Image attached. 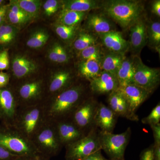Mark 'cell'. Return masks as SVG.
I'll return each mask as SVG.
<instances>
[{
  "instance_id": "1",
  "label": "cell",
  "mask_w": 160,
  "mask_h": 160,
  "mask_svg": "<svg viewBox=\"0 0 160 160\" xmlns=\"http://www.w3.org/2000/svg\"><path fill=\"white\" fill-rule=\"evenodd\" d=\"M85 86L75 83L58 94L46 99L42 103L46 120L56 122L71 118L85 99Z\"/></svg>"
},
{
  "instance_id": "2",
  "label": "cell",
  "mask_w": 160,
  "mask_h": 160,
  "mask_svg": "<svg viewBox=\"0 0 160 160\" xmlns=\"http://www.w3.org/2000/svg\"><path fill=\"white\" fill-rule=\"evenodd\" d=\"M101 12L124 30L143 15L144 6L141 1L108 0L102 2Z\"/></svg>"
},
{
  "instance_id": "3",
  "label": "cell",
  "mask_w": 160,
  "mask_h": 160,
  "mask_svg": "<svg viewBox=\"0 0 160 160\" xmlns=\"http://www.w3.org/2000/svg\"><path fill=\"white\" fill-rule=\"evenodd\" d=\"M46 121L42 103L19 107L13 127L31 141Z\"/></svg>"
},
{
  "instance_id": "4",
  "label": "cell",
  "mask_w": 160,
  "mask_h": 160,
  "mask_svg": "<svg viewBox=\"0 0 160 160\" xmlns=\"http://www.w3.org/2000/svg\"><path fill=\"white\" fill-rule=\"evenodd\" d=\"M0 147L18 156L41 155L31 140L13 127L0 125Z\"/></svg>"
},
{
  "instance_id": "5",
  "label": "cell",
  "mask_w": 160,
  "mask_h": 160,
  "mask_svg": "<svg viewBox=\"0 0 160 160\" xmlns=\"http://www.w3.org/2000/svg\"><path fill=\"white\" fill-rule=\"evenodd\" d=\"M13 89L19 107L42 104L46 98V83L42 78H33L24 81Z\"/></svg>"
},
{
  "instance_id": "6",
  "label": "cell",
  "mask_w": 160,
  "mask_h": 160,
  "mask_svg": "<svg viewBox=\"0 0 160 160\" xmlns=\"http://www.w3.org/2000/svg\"><path fill=\"white\" fill-rule=\"evenodd\" d=\"M31 141L40 155L46 158L56 154L63 146L54 122L47 120Z\"/></svg>"
},
{
  "instance_id": "7",
  "label": "cell",
  "mask_w": 160,
  "mask_h": 160,
  "mask_svg": "<svg viewBox=\"0 0 160 160\" xmlns=\"http://www.w3.org/2000/svg\"><path fill=\"white\" fill-rule=\"evenodd\" d=\"M131 133L130 127L120 134L100 131L99 138L101 149L106 152L111 160H125V150Z\"/></svg>"
},
{
  "instance_id": "8",
  "label": "cell",
  "mask_w": 160,
  "mask_h": 160,
  "mask_svg": "<svg viewBox=\"0 0 160 160\" xmlns=\"http://www.w3.org/2000/svg\"><path fill=\"white\" fill-rule=\"evenodd\" d=\"M67 160H81L96 152L102 150L99 132L91 128L84 137L65 146Z\"/></svg>"
},
{
  "instance_id": "9",
  "label": "cell",
  "mask_w": 160,
  "mask_h": 160,
  "mask_svg": "<svg viewBox=\"0 0 160 160\" xmlns=\"http://www.w3.org/2000/svg\"><path fill=\"white\" fill-rule=\"evenodd\" d=\"M132 60L134 70L133 84L152 93L160 84L159 69L146 66L139 56H133Z\"/></svg>"
},
{
  "instance_id": "10",
  "label": "cell",
  "mask_w": 160,
  "mask_h": 160,
  "mask_svg": "<svg viewBox=\"0 0 160 160\" xmlns=\"http://www.w3.org/2000/svg\"><path fill=\"white\" fill-rule=\"evenodd\" d=\"M9 86L0 89V121L2 125L13 127L19 107L14 89Z\"/></svg>"
},
{
  "instance_id": "11",
  "label": "cell",
  "mask_w": 160,
  "mask_h": 160,
  "mask_svg": "<svg viewBox=\"0 0 160 160\" xmlns=\"http://www.w3.org/2000/svg\"><path fill=\"white\" fill-rule=\"evenodd\" d=\"M98 104L93 99H85L75 110L70 118L80 129L88 133L87 130L93 126V120Z\"/></svg>"
},
{
  "instance_id": "12",
  "label": "cell",
  "mask_w": 160,
  "mask_h": 160,
  "mask_svg": "<svg viewBox=\"0 0 160 160\" xmlns=\"http://www.w3.org/2000/svg\"><path fill=\"white\" fill-rule=\"evenodd\" d=\"M117 89L126 100L132 117L136 121H138V118L136 114V112L151 94V92L134 84L119 86Z\"/></svg>"
},
{
  "instance_id": "13",
  "label": "cell",
  "mask_w": 160,
  "mask_h": 160,
  "mask_svg": "<svg viewBox=\"0 0 160 160\" xmlns=\"http://www.w3.org/2000/svg\"><path fill=\"white\" fill-rule=\"evenodd\" d=\"M146 19L142 15L129 27V50L133 56L139 55L142 49L147 44Z\"/></svg>"
},
{
  "instance_id": "14",
  "label": "cell",
  "mask_w": 160,
  "mask_h": 160,
  "mask_svg": "<svg viewBox=\"0 0 160 160\" xmlns=\"http://www.w3.org/2000/svg\"><path fill=\"white\" fill-rule=\"evenodd\" d=\"M74 77L71 71L60 70L53 72L46 83V99L58 94L74 84Z\"/></svg>"
},
{
  "instance_id": "15",
  "label": "cell",
  "mask_w": 160,
  "mask_h": 160,
  "mask_svg": "<svg viewBox=\"0 0 160 160\" xmlns=\"http://www.w3.org/2000/svg\"><path fill=\"white\" fill-rule=\"evenodd\" d=\"M60 141L63 146L74 143L87 133L83 131L70 118L54 122Z\"/></svg>"
},
{
  "instance_id": "16",
  "label": "cell",
  "mask_w": 160,
  "mask_h": 160,
  "mask_svg": "<svg viewBox=\"0 0 160 160\" xmlns=\"http://www.w3.org/2000/svg\"><path fill=\"white\" fill-rule=\"evenodd\" d=\"M85 20L84 29L96 35L116 30L114 22L101 12L88 13Z\"/></svg>"
},
{
  "instance_id": "17",
  "label": "cell",
  "mask_w": 160,
  "mask_h": 160,
  "mask_svg": "<svg viewBox=\"0 0 160 160\" xmlns=\"http://www.w3.org/2000/svg\"><path fill=\"white\" fill-rule=\"evenodd\" d=\"M12 68L14 78L22 82L31 79L30 77L37 72L38 66L29 58L18 55L12 58Z\"/></svg>"
},
{
  "instance_id": "18",
  "label": "cell",
  "mask_w": 160,
  "mask_h": 160,
  "mask_svg": "<svg viewBox=\"0 0 160 160\" xmlns=\"http://www.w3.org/2000/svg\"><path fill=\"white\" fill-rule=\"evenodd\" d=\"M101 41V45L108 51L126 55L129 51V46L128 41L124 38L121 32L110 31L97 36Z\"/></svg>"
},
{
  "instance_id": "19",
  "label": "cell",
  "mask_w": 160,
  "mask_h": 160,
  "mask_svg": "<svg viewBox=\"0 0 160 160\" xmlns=\"http://www.w3.org/2000/svg\"><path fill=\"white\" fill-rule=\"evenodd\" d=\"M117 116L108 106L100 103L96 112L93 120V126L101 131L112 133L116 124Z\"/></svg>"
},
{
  "instance_id": "20",
  "label": "cell",
  "mask_w": 160,
  "mask_h": 160,
  "mask_svg": "<svg viewBox=\"0 0 160 160\" xmlns=\"http://www.w3.org/2000/svg\"><path fill=\"white\" fill-rule=\"evenodd\" d=\"M89 82L91 91L99 94H109L116 90L119 86L117 78L105 71L101 72L98 77Z\"/></svg>"
},
{
  "instance_id": "21",
  "label": "cell",
  "mask_w": 160,
  "mask_h": 160,
  "mask_svg": "<svg viewBox=\"0 0 160 160\" xmlns=\"http://www.w3.org/2000/svg\"><path fill=\"white\" fill-rule=\"evenodd\" d=\"M108 102L109 108L117 116L122 117L131 121H136L131 115L126 100L118 89L109 93Z\"/></svg>"
},
{
  "instance_id": "22",
  "label": "cell",
  "mask_w": 160,
  "mask_h": 160,
  "mask_svg": "<svg viewBox=\"0 0 160 160\" xmlns=\"http://www.w3.org/2000/svg\"><path fill=\"white\" fill-rule=\"evenodd\" d=\"M102 2L97 0H66L61 1V8L78 12H89L91 10L100 9Z\"/></svg>"
},
{
  "instance_id": "23",
  "label": "cell",
  "mask_w": 160,
  "mask_h": 160,
  "mask_svg": "<svg viewBox=\"0 0 160 160\" xmlns=\"http://www.w3.org/2000/svg\"><path fill=\"white\" fill-rule=\"evenodd\" d=\"M126 58L125 55L108 50L106 52L104 51L100 64L102 71L107 72L117 78L118 70Z\"/></svg>"
},
{
  "instance_id": "24",
  "label": "cell",
  "mask_w": 160,
  "mask_h": 160,
  "mask_svg": "<svg viewBox=\"0 0 160 160\" xmlns=\"http://www.w3.org/2000/svg\"><path fill=\"white\" fill-rule=\"evenodd\" d=\"M31 20L13 0L9 1L6 13V23L18 28L25 26Z\"/></svg>"
},
{
  "instance_id": "25",
  "label": "cell",
  "mask_w": 160,
  "mask_h": 160,
  "mask_svg": "<svg viewBox=\"0 0 160 160\" xmlns=\"http://www.w3.org/2000/svg\"><path fill=\"white\" fill-rule=\"evenodd\" d=\"M134 70L132 58H126L118 70L117 78L119 86L133 84Z\"/></svg>"
},
{
  "instance_id": "26",
  "label": "cell",
  "mask_w": 160,
  "mask_h": 160,
  "mask_svg": "<svg viewBox=\"0 0 160 160\" xmlns=\"http://www.w3.org/2000/svg\"><path fill=\"white\" fill-rule=\"evenodd\" d=\"M88 13L62 9L58 17L57 23L67 26H79L85 19Z\"/></svg>"
},
{
  "instance_id": "27",
  "label": "cell",
  "mask_w": 160,
  "mask_h": 160,
  "mask_svg": "<svg viewBox=\"0 0 160 160\" xmlns=\"http://www.w3.org/2000/svg\"><path fill=\"white\" fill-rule=\"evenodd\" d=\"M78 69L80 75L89 82L98 77L102 71L99 63L89 60L80 61Z\"/></svg>"
},
{
  "instance_id": "28",
  "label": "cell",
  "mask_w": 160,
  "mask_h": 160,
  "mask_svg": "<svg viewBox=\"0 0 160 160\" xmlns=\"http://www.w3.org/2000/svg\"><path fill=\"white\" fill-rule=\"evenodd\" d=\"M97 36L86 31L85 29L79 31L72 42V46L75 50L78 52L98 44Z\"/></svg>"
},
{
  "instance_id": "29",
  "label": "cell",
  "mask_w": 160,
  "mask_h": 160,
  "mask_svg": "<svg viewBox=\"0 0 160 160\" xmlns=\"http://www.w3.org/2000/svg\"><path fill=\"white\" fill-rule=\"evenodd\" d=\"M147 44L152 49L160 53V23L159 22L150 21L146 23Z\"/></svg>"
},
{
  "instance_id": "30",
  "label": "cell",
  "mask_w": 160,
  "mask_h": 160,
  "mask_svg": "<svg viewBox=\"0 0 160 160\" xmlns=\"http://www.w3.org/2000/svg\"><path fill=\"white\" fill-rule=\"evenodd\" d=\"M19 29L17 27L5 23L0 26V49H6L14 42L17 36Z\"/></svg>"
},
{
  "instance_id": "31",
  "label": "cell",
  "mask_w": 160,
  "mask_h": 160,
  "mask_svg": "<svg viewBox=\"0 0 160 160\" xmlns=\"http://www.w3.org/2000/svg\"><path fill=\"white\" fill-rule=\"evenodd\" d=\"M48 57L51 62L58 64L68 63L70 58L65 47L58 42L54 43L49 48Z\"/></svg>"
},
{
  "instance_id": "32",
  "label": "cell",
  "mask_w": 160,
  "mask_h": 160,
  "mask_svg": "<svg viewBox=\"0 0 160 160\" xmlns=\"http://www.w3.org/2000/svg\"><path fill=\"white\" fill-rule=\"evenodd\" d=\"M13 1L31 20L38 17L42 6V1L39 0Z\"/></svg>"
},
{
  "instance_id": "33",
  "label": "cell",
  "mask_w": 160,
  "mask_h": 160,
  "mask_svg": "<svg viewBox=\"0 0 160 160\" xmlns=\"http://www.w3.org/2000/svg\"><path fill=\"white\" fill-rule=\"evenodd\" d=\"M53 27L59 37L67 43L72 42L79 31V26H69L56 23Z\"/></svg>"
},
{
  "instance_id": "34",
  "label": "cell",
  "mask_w": 160,
  "mask_h": 160,
  "mask_svg": "<svg viewBox=\"0 0 160 160\" xmlns=\"http://www.w3.org/2000/svg\"><path fill=\"white\" fill-rule=\"evenodd\" d=\"M104 51L102 45L98 44L90 46L79 52L81 61H95L101 64Z\"/></svg>"
},
{
  "instance_id": "35",
  "label": "cell",
  "mask_w": 160,
  "mask_h": 160,
  "mask_svg": "<svg viewBox=\"0 0 160 160\" xmlns=\"http://www.w3.org/2000/svg\"><path fill=\"white\" fill-rule=\"evenodd\" d=\"M49 37V33L45 29H38L30 36L26 45L31 49H40L46 45Z\"/></svg>"
},
{
  "instance_id": "36",
  "label": "cell",
  "mask_w": 160,
  "mask_h": 160,
  "mask_svg": "<svg viewBox=\"0 0 160 160\" xmlns=\"http://www.w3.org/2000/svg\"><path fill=\"white\" fill-rule=\"evenodd\" d=\"M61 1L57 0L46 1L42 6L44 14L48 17L52 16L61 8Z\"/></svg>"
},
{
  "instance_id": "37",
  "label": "cell",
  "mask_w": 160,
  "mask_h": 160,
  "mask_svg": "<svg viewBox=\"0 0 160 160\" xmlns=\"http://www.w3.org/2000/svg\"><path fill=\"white\" fill-rule=\"evenodd\" d=\"M160 121V103L152 109L150 114L144 118L142 120V122L144 124L149 125H156L159 123Z\"/></svg>"
},
{
  "instance_id": "38",
  "label": "cell",
  "mask_w": 160,
  "mask_h": 160,
  "mask_svg": "<svg viewBox=\"0 0 160 160\" xmlns=\"http://www.w3.org/2000/svg\"><path fill=\"white\" fill-rule=\"evenodd\" d=\"M10 65L9 53L7 49H4L0 51V71L9 69Z\"/></svg>"
},
{
  "instance_id": "39",
  "label": "cell",
  "mask_w": 160,
  "mask_h": 160,
  "mask_svg": "<svg viewBox=\"0 0 160 160\" xmlns=\"http://www.w3.org/2000/svg\"><path fill=\"white\" fill-rule=\"evenodd\" d=\"M154 139V146H160V124L150 125Z\"/></svg>"
},
{
  "instance_id": "40",
  "label": "cell",
  "mask_w": 160,
  "mask_h": 160,
  "mask_svg": "<svg viewBox=\"0 0 160 160\" xmlns=\"http://www.w3.org/2000/svg\"><path fill=\"white\" fill-rule=\"evenodd\" d=\"M18 156L0 147V160H14Z\"/></svg>"
},
{
  "instance_id": "41",
  "label": "cell",
  "mask_w": 160,
  "mask_h": 160,
  "mask_svg": "<svg viewBox=\"0 0 160 160\" xmlns=\"http://www.w3.org/2000/svg\"><path fill=\"white\" fill-rule=\"evenodd\" d=\"M10 82V76L9 74L0 72V89L5 88L9 86Z\"/></svg>"
},
{
  "instance_id": "42",
  "label": "cell",
  "mask_w": 160,
  "mask_h": 160,
  "mask_svg": "<svg viewBox=\"0 0 160 160\" xmlns=\"http://www.w3.org/2000/svg\"><path fill=\"white\" fill-rule=\"evenodd\" d=\"M140 160H154L153 146L145 149L142 152Z\"/></svg>"
},
{
  "instance_id": "43",
  "label": "cell",
  "mask_w": 160,
  "mask_h": 160,
  "mask_svg": "<svg viewBox=\"0 0 160 160\" xmlns=\"http://www.w3.org/2000/svg\"><path fill=\"white\" fill-rule=\"evenodd\" d=\"M81 160H109L106 158L102 154L101 150L96 152L92 154L89 155L87 157Z\"/></svg>"
},
{
  "instance_id": "44",
  "label": "cell",
  "mask_w": 160,
  "mask_h": 160,
  "mask_svg": "<svg viewBox=\"0 0 160 160\" xmlns=\"http://www.w3.org/2000/svg\"><path fill=\"white\" fill-rule=\"evenodd\" d=\"M8 4L0 6V26L6 22V13Z\"/></svg>"
},
{
  "instance_id": "45",
  "label": "cell",
  "mask_w": 160,
  "mask_h": 160,
  "mask_svg": "<svg viewBox=\"0 0 160 160\" xmlns=\"http://www.w3.org/2000/svg\"><path fill=\"white\" fill-rule=\"evenodd\" d=\"M151 11L152 13L158 17H160V1L156 0L153 1L151 6Z\"/></svg>"
},
{
  "instance_id": "46",
  "label": "cell",
  "mask_w": 160,
  "mask_h": 160,
  "mask_svg": "<svg viewBox=\"0 0 160 160\" xmlns=\"http://www.w3.org/2000/svg\"><path fill=\"white\" fill-rule=\"evenodd\" d=\"M14 160H47V158L42 155L34 156L18 157Z\"/></svg>"
},
{
  "instance_id": "47",
  "label": "cell",
  "mask_w": 160,
  "mask_h": 160,
  "mask_svg": "<svg viewBox=\"0 0 160 160\" xmlns=\"http://www.w3.org/2000/svg\"><path fill=\"white\" fill-rule=\"evenodd\" d=\"M6 4V1H3V0H0V6L5 5Z\"/></svg>"
}]
</instances>
